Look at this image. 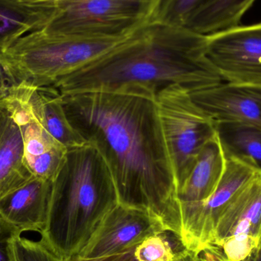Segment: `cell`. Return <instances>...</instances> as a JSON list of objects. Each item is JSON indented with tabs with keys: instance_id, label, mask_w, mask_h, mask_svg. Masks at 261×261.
<instances>
[{
	"instance_id": "1",
	"label": "cell",
	"mask_w": 261,
	"mask_h": 261,
	"mask_svg": "<svg viewBox=\"0 0 261 261\" xmlns=\"http://www.w3.org/2000/svg\"><path fill=\"white\" fill-rule=\"evenodd\" d=\"M71 125L99 150L119 204L147 212L182 236L180 202L155 98L122 93L61 95Z\"/></svg>"
},
{
	"instance_id": "2",
	"label": "cell",
	"mask_w": 261,
	"mask_h": 261,
	"mask_svg": "<svg viewBox=\"0 0 261 261\" xmlns=\"http://www.w3.org/2000/svg\"><path fill=\"white\" fill-rule=\"evenodd\" d=\"M223 82L206 55V35L152 21L54 88L60 94L122 93L156 97L173 84L190 92Z\"/></svg>"
},
{
	"instance_id": "3",
	"label": "cell",
	"mask_w": 261,
	"mask_h": 261,
	"mask_svg": "<svg viewBox=\"0 0 261 261\" xmlns=\"http://www.w3.org/2000/svg\"><path fill=\"white\" fill-rule=\"evenodd\" d=\"M119 203L111 172L96 147L87 143L68 149L53 181L41 239L61 259L78 255Z\"/></svg>"
},
{
	"instance_id": "4",
	"label": "cell",
	"mask_w": 261,
	"mask_h": 261,
	"mask_svg": "<svg viewBox=\"0 0 261 261\" xmlns=\"http://www.w3.org/2000/svg\"><path fill=\"white\" fill-rule=\"evenodd\" d=\"M132 35L84 38L35 31L17 40L1 55L18 84L53 87L59 80L108 53Z\"/></svg>"
},
{
	"instance_id": "5",
	"label": "cell",
	"mask_w": 261,
	"mask_h": 261,
	"mask_svg": "<svg viewBox=\"0 0 261 261\" xmlns=\"http://www.w3.org/2000/svg\"><path fill=\"white\" fill-rule=\"evenodd\" d=\"M161 1L58 0V12L43 31L84 38L127 36L153 21Z\"/></svg>"
},
{
	"instance_id": "6",
	"label": "cell",
	"mask_w": 261,
	"mask_h": 261,
	"mask_svg": "<svg viewBox=\"0 0 261 261\" xmlns=\"http://www.w3.org/2000/svg\"><path fill=\"white\" fill-rule=\"evenodd\" d=\"M155 101L179 190L202 147L216 136V121L193 101L189 90L176 84L160 90Z\"/></svg>"
},
{
	"instance_id": "7",
	"label": "cell",
	"mask_w": 261,
	"mask_h": 261,
	"mask_svg": "<svg viewBox=\"0 0 261 261\" xmlns=\"http://www.w3.org/2000/svg\"><path fill=\"white\" fill-rule=\"evenodd\" d=\"M206 55L223 82L261 87V22L206 35Z\"/></svg>"
},
{
	"instance_id": "8",
	"label": "cell",
	"mask_w": 261,
	"mask_h": 261,
	"mask_svg": "<svg viewBox=\"0 0 261 261\" xmlns=\"http://www.w3.org/2000/svg\"><path fill=\"white\" fill-rule=\"evenodd\" d=\"M261 237V172H257L233 198L219 219L211 244L229 257L248 258Z\"/></svg>"
},
{
	"instance_id": "9",
	"label": "cell",
	"mask_w": 261,
	"mask_h": 261,
	"mask_svg": "<svg viewBox=\"0 0 261 261\" xmlns=\"http://www.w3.org/2000/svg\"><path fill=\"white\" fill-rule=\"evenodd\" d=\"M257 172L239 160L226 158L223 175L214 193L182 214V237L190 251L198 254L212 243L222 213Z\"/></svg>"
},
{
	"instance_id": "10",
	"label": "cell",
	"mask_w": 261,
	"mask_h": 261,
	"mask_svg": "<svg viewBox=\"0 0 261 261\" xmlns=\"http://www.w3.org/2000/svg\"><path fill=\"white\" fill-rule=\"evenodd\" d=\"M163 230L162 224L147 212L119 203L78 256L89 259L122 254Z\"/></svg>"
},
{
	"instance_id": "11",
	"label": "cell",
	"mask_w": 261,
	"mask_h": 261,
	"mask_svg": "<svg viewBox=\"0 0 261 261\" xmlns=\"http://www.w3.org/2000/svg\"><path fill=\"white\" fill-rule=\"evenodd\" d=\"M5 107L19 125L24 143V159L34 176L54 181L62 168L68 149L55 139L14 95Z\"/></svg>"
},
{
	"instance_id": "12",
	"label": "cell",
	"mask_w": 261,
	"mask_h": 261,
	"mask_svg": "<svg viewBox=\"0 0 261 261\" xmlns=\"http://www.w3.org/2000/svg\"><path fill=\"white\" fill-rule=\"evenodd\" d=\"M190 93L215 121H234L261 130V87L222 82Z\"/></svg>"
},
{
	"instance_id": "13",
	"label": "cell",
	"mask_w": 261,
	"mask_h": 261,
	"mask_svg": "<svg viewBox=\"0 0 261 261\" xmlns=\"http://www.w3.org/2000/svg\"><path fill=\"white\" fill-rule=\"evenodd\" d=\"M53 181L32 176L0 199V217L21 232H43L47 224Z\"/></svg>"
},
{
	"instance_id": "14",
	"label": "cell",
	"mask_w": 261,
	"mask_h": 261,
	"mask_svg": "<svg viewBox=\"0 0 261 261\" xmlns=\"http://www.w3.org/2000/svg\"><path fill=\"white\" fill-rule=\"evenodd\" d=\"M12 94L19 99L41 126L67 149L87 144L85 138L70 123L59 92L52 87H35L18 84Z\"/></svg>"
},
{
	"instance_id": "15",
	"label": "cell",
	"mask_w": 261,
	"mask_h": 261,
	"mask_svg": "<svg viewBox=\"0 0 261 261\" xmlns=\"http://www.w3.org/2000/svg\"><path fill=\"white\" fill-rule=\"evenodd\" d=\"M58 9V0H0V54L27 32L43 30Z\"/></svg>"
},
{
	"instance_id": "16",
	"label": "cell",
	"mask_w": 261,
	"mask_h": 261,
	"mask_svg": "<svg viewBox=\"0 0 261 261\" xmlns=\"http://www.w3.org/2000/svg\"><path fill=\"white\" fill-rule=\"evenodd\" d=\"M226 164V158L216 135L202 147L199 156L180 188L178 199L181 213L206 200L219 185Z\"/></svg>"
},
{
	"instance_id": "17",
	"label": "cell",
	"mask_w": 261,
	"mask_h": 261,
	"mask_svg": "<svg viewBox=\"0 0 261 261\" xmlns=\"http://www.w3.org/2000/svg\"><path fill=\"white\" fill-rule=\"evenodd\" d=\"M32 176L19 125L8 107H0V199Z\"/></svg>"
},
{
	"instance_id": "18",
	"label": "cell",
	"mask_w": 261,
	"mask_h": 261,
	"mask_svg": "<svg viewBox=\"0 0 261 261\" xmlns=\"http://www.w3.org/2000/svg\"><path fill=\"white\" fill-rule=\"evenodd\" d=\"M256 0H205L186 22L196 33L208 35L240 25L242 17Z\"/></svg>"
},
{
	"instance_id": "19",
	"label": "cell",
	"mask_w": 261,
	"mask_h": 261,
	"mask_svg": "<svg viewBox=\"0 0 261 261\" xmlns=\"http://www.w3.org/2000/svg\"><path fill=\"white\" fill-rule=\"evenodd\" d=\"M225 158H234L261 172V130L234 121H216Z\"/></svg>"
},
{
	"instance_id": "20",
	"label": "cell",
	"mask_w": 261,
	"mask_h": 261,
	"mask_svg": "<svg viewBox=\"0 0 261 261\" xmlns=\"http://www.w3.org/2000/svg\"><path fill=\"white\" fill-rule=\"evenodd\" d=\"M190 252L182 236L171 230L147 238L135 248L140 261H179Z\"/></svg>"
},
{
	"instance_id": "21",
	"label": "cell",
	"mask_w": 261,
	"mask_h": 261,
	"mask_svg": "<svg viewBox=\"0 0 261 261\" xmlns=\"http://www.w3.org/2000/svg\"><path fill=\"white\" fill-rule=\"evenodd\" d=\"M205 0H161L153 21L185 27L190 15Z\"/></svg>"
},
{
	"instance_id": "22",
	"label": "cell",
	"mask_w": 261,
	"mask_h": 261,
	"mask_svg": "<svg viewBox=\"0 0 261 261\" xmlns=\"http://www.w3.org/2000/svg\"><path fill=\"white\" fill-rule=\"evenodd\" d=\"M12 245L16 261H62L42 239H27L21 232L15 238Z\"/></svg>"
},
{
	"instance_id": "23",
	"label": "cell",
	"mask_w": 261,
	"mask_h": 261,
	"mask_svg": "<svg viewBox=\"0 0 261 261\" xmlns=\"http://www.w3.org/2000/svg\"><path fill=\"white\" fill-rule=\"evenodd\" d=\"M21 231L0 217V261H16L13 241Z\"/></svg>"
},
{
	"instance_id": "24",
	"label": "cell",
	"mask_w": 261,
	"mask_h": 261,
	"mask_svg": "<svg viewBox=\"0 0 261 261\" xmlns=\"http://www.w3.org/2000/svg\"><path fill=\"white\" fill-rule=\"evenodd\" d=\"M18 84L10 67L0 54V107L6 106L12 90Z\"/></svg>"
},
{
	"instance_id": "25",
	"label": "cell",
	"mask_w": 261,
	"mask_h": 261,
	"mask_svg": "<svg viewBox=\"0 0 261 261\" xmlns=\"http://www.w3.org/2000/svg\"><path fill=\"white\" fill-rule=\"evenodd\" d=\"M136 247L132 248L130 251H126V252L115 254V255L89 259L83 258V257H81L80 256L74 255L62 259V261H140L138 260V257H137L136 253H135Z\"/></svg>"
},
{
	"instance_id": "26",
	"label": "cell",
	"mask_w": 261,
	"mask_h": 261,
	"mask_svg": "<svg viewBox=\"0 0 261 261\" xmlns=\"http://www.w3.org/2000/svg\"><path fill=\"white\" fill-rule=\"evenodd\" d=\"M198 256L200 261H234L226 257L222 248L213 244L205 246Z\"/></svg>"
},
{
	"instance_id": "27",
	"label": "cell",
	"mask_w": 261,
	"mask_h": 261,
	"mask_svg": "<svg viewBox=\"0 0 261 261\" xmlns=\"http://www.w3.org/2000/svg\"><path fill=\"white\" fill-rule=\"evenodd\" d=\"M245 261H261V237L257 248L254 249L248 260Z\"/></svg>"
},
{
	"instance_id": "28",
	"label": "cell",
	"mask_w": 261,
	"mask_h": 261,
	"mask_svg": "<svg viewBox=\"0 0 261 261\" xmlns=\"http://www.w3.org/2000/svg\"><path fill=\"white\" fill-rule=\"evenodd\" d=\"M179 261H200V260H199V256L196 253L190 252L188 255L186 256L184 258Z\"/></svg>"
}]
</instances>
